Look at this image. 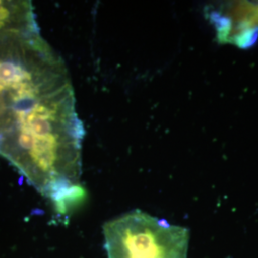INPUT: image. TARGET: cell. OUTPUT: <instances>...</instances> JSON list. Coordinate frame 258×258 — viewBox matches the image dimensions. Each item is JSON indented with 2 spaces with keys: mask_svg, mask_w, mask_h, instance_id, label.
<instances>
[{
  "mask_svg": "<svg viewBox=\"0 0 258 258\" xmlns=\"http://www.w3.org/2000/svg\"><path fill=\"white\" fill-rule=\"evenodd\" d=\"M83 136L71 79L46 42L24 78L0 85V154L40 194L59 203L83 189Z\"/></svg>",
  "mask_w": 258,
  "mask_h": 258,
  "instance_id": "1",
  "label": "cell"
},
{
  "mask_svg": "<svg viewBox=\"0 0 258 258\" xmlns=\"http://www.w3.org/2000/svg\"><path fill=\"white\" fill-rule=\"evenodd\" d=\"M108 258H186L188 231L141 211L103 227Z\"/></svg>",
  "mask_w": 258,
  "mask_h": 258,
  "instance_id": "2",
  "label": "cell"
},
{
  "mask_svg": "<svg viewBox=\"0 0 258 258\" xmlns=\"http://www.w3.org/2000/svg\"><path fill=\"white\" fill-rule=\"evenodd\" d=\"M37 26L31 2L0 1V36L11 31Z\"/></svg>",
  "mask_w": 258,
  "mask_h": 258,
  "instance_id": "3",
  "label": "cell"
}]
</instances>
